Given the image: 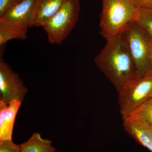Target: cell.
<instances>
[{
	"instance_id": "6da1fadb",
	"label": "cell",
	"mask_w": 152,
	"mask_h": 152,
	"mask_svg": "<svg viewBox=\"0 0 152 152\" xmlns=\"http://www.w3.org/2000/svg\"><path fill=\"white\" fill-rule=\"evenodd\" d=\"M97 67L111 82L118 92L137 74L134 63L123 33L107 40L94 59Z\"/></svg>"
},
{
	"instance_id": "7a4b0ae2",
	"label": "cell",
	"mask_w": 152,
	"mask_h": 152,
	"mask_svg": "<svg viewBox=\"0 0 152 152\" xmlns=\"http://www.w3.org/2000/svg\"><path fill=\"white\" fill-rule=\"evenodd\" d=\"M139 8L131 0H102L101 34L108 40L124 32L135 21Z\"/></svg>"
},
{
	"instance_id": "3957f363",
	"label": "cell",
	"mask_w": 152,
	"mask_h": 152,
	"mask_svg": "<svg viewBox=\"0 0 152 152\" xmlns=\"http://www.w3.org/2000/svg\"><path fill=\"white\" fill-rule=\"evenodd\" d=\"M127 44L137 74L145 75L152 70V39L135 21L123 33Z\"/></svg>"
},
{
	"instance_id": "277c9868",
	"label": "cell",
	"mask_w": 152,
	"mask_h": 152,
	"mask_svg": "<svg viewBox=\"0 0 152 152\" xmlns=\"http://www.w3.org/2000/svg\"><path fill=\"white\" fill-rule=\"evenodd\" d=\"M118 93L120 113L123 117L130 115L152 96V70L145 75L136 74Z\"/></svg>"
},
{
	"instance_id": "5b68a950",
	"label": "cell",
	"mask_w": 152,
	"mask_h": 152,
	"mask_svg": "<svg viewBox=\"0 0 152 152\" xmlns=\"http://www.w3.org/2000/svg\"><path fill=\"white\" fill-rule=\"evenodd\" d=\"M80 11L79 0H67L61 9L42 26L51 43L61 44L67 38L78 20Z\"/></svg>"
},
{
	"instance_id": "8992f818",
	"label": "cell",
	"mask_w": 152,
	"mask_h": 152,
	"mask_svg": "<svg viewBox=\"0 0 152 152\" xmlns=\"http://www.w3.org/2000/svg\"><path fill=\"white\" fill-rule=\"evenodd\" d=\"M27 88L19 77L18 74L14 72L8 64L0 58V100L8 104L13 100L23 102Z\"/></svg>"
},
{
	"instance_id": "52a82bcc",
	"label": "cell",
	"mask_w": 152,
	"mask_h": 152,
	"mask_svg": "<svg viewBox=\"0 0 152 152\" xmlns=\"http://www.w3.org/2000/svg\"><path fill=\"white\" fill-rule=\"evenodd\" d=\"M37 0H21L0 17V24L22 28L32 27Z\"/></svg>"
},
{
	"instance_id": "ba28073f",
	"label": "cell",
	"mask_w": 152,
	"mask_h": 152,
	"mask_svg": "<svg viewBox=\"0 0 152 152\" xmlns=\"http://www.w3.org/2000/svg\"><path fill=\"white\" fill-rule=\"evenodd\" d=\"M125 131L137 142L152 152V126L141 117L134 115L123 116Z\"/></svg>"
},
{
	"instance_id": "9c48e42d",
	"label": "cell",
	"mask_w": 152,
	"mask_h": 152,
	"mask_svg": "<svg viewBox=\"0 0 152 152\" xmlns=\"http://www.w3.org/2000/svg\"><path fill=\"white\" fill-rule=\"evenodd\" d=\"M22 103L13 100L7 104L0 100V142L12 140L15 120Z\"/></svg>"
},
{
	"instance_id": "30bf717a",
	"label": "cell",
	"mask_w": 152,
	"mask_h": 152,
	"mask_svg": "<svg viewBox=\"0 0 152 152\" xmlns=\"http://www.w3.org/2000/svg\"><path fill=\"white\" fill-rule=\"evenodd\" d=\"M67 0H37L32 27H42L61 9Z\"/></svg>"
},
{
	"instance_id": "8fae6325",
	"label": "cell",
	"mask_w": 152,
	"mask_h": 152,
	"mask_svg": "<svg viewBox=\"0 0 152 152\" xmlns=\"http://www.w3.org/2000/svg\"><path fill=\"white\" fill-rule=\"evenodd\" d=\"M20 152H56L52 142L44 139L38 132L34 133L27 141L20 144Z\"/></svg>"
},
{
	"instance_id": "7c38bea8",
	"label": "cell",
	"mask_w": 152,
	"mask_h": 152,
	"mask_svg": "<svg viewBox=\"0 0 152 152\" xmlns=\"http://www.w3.org/2000/svg\"><path fill=\"white\" fill-rule=\"evenodd\" d=\"M28 29L22 28L12 26L0 24V48L1 55L8 41L12 39H18L25 40L27 37Z\"/></svg>"
},
{
	"instance_id": "4fadbf2b",
	"label": "cell",
	"mask_w": 152,
	"mask_h": 152,
	"mask_svg": "<svg viewBox=\"0 0 152 152\" xmlns=\"http://www.w3.org/2000/svg\"><path fill=\"white\" fill-rule=\"evenodd\" d=\"M135 21L152 39V9L139 7Z\"/></svg>"
},
{
	"instance_id": "5bb4252c",
	"label": "cell",
	"mask_w": 152,
	"mask_h": 152,
	"mask_svg": "<svg viewBox=\"0 0 152 152\" xmlns=\"http://www.w3.org/2000/svg\"><path fill=\"white\" fill-rule=\"evenodd\" d=\"M131 114L141 117L152 126V96L139 106Z\"/></svg>"
},
{
	"instance_id": "9a60e30c",
	"label": "cell",
	"mask_w": 152,
	"mask_h": 152,
	"mask_svg": "<svg viewBox=\"0 0 152 152\" xmlns=\"http://www.w3.org/2000/svg\"><path fill=\"white\" fill-rule=\"evenodd\" d=\"M0 152H20V145L12 140L0 142Z\"/></svg>"
},
{
	"instance_id": "2e32d148",
	"label": "cell",
	"mask_w": 152,
	"mask_h": 152,
	"mask_svg": "<svg viewBox=\"0 0 152 152\" xmlns=\"http://www.w3.org/2000/svg\"><path fill=\"white\" fill-rule=\"evenodd\" d=\"M21 0H0V17Z\"/></svg>"
},
{
	"instance_id": "e0dca14e",
	"label": "cell",
	"mask_w": 152,
	"mask_h": 152,
	"mask_svg": "<svg viewBox=\"0 0 152 152\" xmlns=\"http://www.w3.org/2000/svg\"><path fill=\"white\" fill-rule=\"evenodd\" d=\"M138 7L149 8L152 9V0H131Z\"/></svg>"
},
{
	"instance_id": "ac0fdd59",
	"label": "cell",
	"mask_w": 152,
	"mask_h": 152,
	"mask_svg": "<svg viewBox=\"0 0 152 152\" xmlns=\"http://www.w3.org/2000/svg\"><path fill=\"white\" fill-rule=\"evenodd\" d=\"M151 59H152V50Z\"/></svg>"
}]
</instances>
